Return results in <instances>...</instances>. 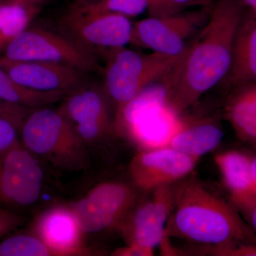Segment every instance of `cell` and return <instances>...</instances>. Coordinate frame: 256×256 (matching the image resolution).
Instances as JSON below:
<instances>
[{"label": "cell", "instance_id": "obj_33", "mask_svg": "<svg viewBox=\"0 0 256 256\" xmlns=\"http://www.w3.org/2000/svg\"><path fill=\"white\" fill-rule=\"evenodd\" d=\"M252 176H254V184H255L256 190V154H252Z\"/></svg>", "mask_w": 256, "mask_h": 256}, {"label": "cell", "instance_id": "obj_19", "mask_svg": "<svg viewBox=\"0 0 256 256\" xmlns=\"http://www.w3.org/2000/svg\"><path fill=\"white\" fill-rule=\"evenodd\" d=\"M65 95L34 92L25 88L0 66V100L26 108H37L58 102Z\"/></svg>", "mask_w": 256, "mask_h": 256}, {"label": "cell", "instance_id": "obj_18", "mask_svg": "<svg viewBox=\"0 0 256 256\" xmlns=\"http://www.w3.org/2000/svg\"><path fill=\"white\" fill-rule=\"evenodd\" d=\"M136 196L128 185L109 182L92 188L86 197L114 225L132 208Z\"/></svg>", "mask_w": 256, "mask_h": 256}, {"label": "cell", "instance_id": "obj_12", "mask_svg": "<svg viewBox=\"0 0 256 256\" xmlns=\"http://www.w3.org/2000/svg\"><path fill=\"white\" fill-rule=\"evenodd\" d=\"M151 190V197L138 207L128 224L130 244L154 249L165 239L166 224L174 206L178 186Z\"/></svg>", "mask_w": 256, "mask_h": 256}, {"label": "cell", "instance_id": "obj_28", "mask_svg": "<svg viewBox=\"0 0 256 256\" xmlns=\"http://www.w3.org/2000/svg\"><path fill=\"white\" fill-rule=\"evenodd\" d=\"M210 254L222 256H256V244H240L232 248H215Z\"/></svg>", "mask_w": 256, "mask_h": 256}, {"label": "cell", "instance_id": "obj_31", "mask_svg": "<svg viewBox=\"0 0 256 256\" xmlns=\"http://www.w3.org/2000/svg\"><path fill=\"white\" fill-rule=\"evenodd\" d=\"M50 1V0H0V2L20 3V4L33 5V6H40V8H42V5Z\"/></svg>", "mask_w": 256, "mask_h": 256}, {"label": "cell", "instance_id": "obj_9", "mask_svg": "<svg viewBox=\"0 0 256 256\" xmlns=\"http://www.w3.org/2000/svg\"><path fill=\"white\" fill-rule=\"evenodd\" d=\"M198 160L169 146L144 150L131 161L130 175L138 188L150 192L186 178Z\"/></svg>", "mask_w": 256, "mask_h": 256}, {"label": "cell", "instance_id": "obj_16", "mask_svg": "<svg viewBox=\"0 0 256 256\" xmlns=\"http://www.w3.org/2000/svg\"><path fill=\"white\" fill-rule=\"evenodd\" d=\"M225 116L240 140L256 142V82L232 88Z\"/></svg>", "mask_w": 256, "mask_h": 256}, {"label": "cell", "instance_id": "obj_5", "mask_svg": "<svg viewBox=\"0 0 256 256\" xmlns=\"http://www.w3.org/2000/svg\"><path fill=\"white\" fill-rule=\"evenodd\" d=\"M0 57L13 62H40L74 67L86 73L98 72L100 65L95 54L63 32L28 26L14 37Z\"/></svg>", "mask_w": 256, "mask_h": 256}, {"label": "cell", "instance_id": "obj_26", "mask_svg": "<svg viewBox=\"0 0 256 256\" xmlns=\"http://www.w3.org/2000/svg\"><path fill=\"white\" fill-rule=\"evenodd\" d=\"M23 218L16 212L0 206V238L9 235L23 224Z\"/></svg>", "mask_w": 256, "mask_h": 256}, {"label": "cell", "instance_id": "obj_29", "mask_svg": "<svg viewBox=\"0 0 256 256\" xmlns=\"http://www.w3.org/2000/svg\"><path fill=\"white\" fill-rule=\"evenodd\" d=\"M234 206L256 235V196Z\"/></svg>", "mask_w": 256, "mask_h": 256}, {"label": "cell", "instance_id": "obj_24", "mask_svg": "<svg viewBox=\"0 0 256 256\" xmlns=\"http://www.w3.org/2000/svg\"><path fill=\"white\" fill-rule=\"evenodd\" d=\"M214 0H151L148 10L150 16L180 12L192 8L210 6Z\"/></svg>", "mask_w": 256, "mask_h": 256}, {"label": "cell", "instance_id": "obj_23", "mask_svg": "<svg viewBox=\"0 0 256 256\" xmlns=\"http://www.w3.org/2000/svg\"><path fill=\"white\" fill-rule=\"evenodd\" d=\"M72 210L79 228L84 233H95L114 226L87 197L77 202Z\"/></svg>", "mask_w": 256, "mask_h": 256}, {"label": "cell", "instance_id": "obj_27", "mask_svg": "<svg viewBox=\"0 0 256 256\" xmlns=\"http://www.w3.org/2000/svg\"><path fill=\"white\" fill-rule=\"evenodd\" d=\"M30 109L20 106L12 105L0 100V116L9 119L14 122L18 128L22 122L24 118L26 117V111Z\"/></svg>", "mask_w": 256, "mask_h": 256}, {"label": "cell", "instance_id": "obj_7", "mask_svg": "<svg viewBox=\"0 0 256 256\" xmlns=\"http://www.w3.org/2000/svg\"><path fill=\"white\" fill-rule=\"evenodd\" d=\"M133 24L124 15L88 11L74 4L60 18V26L62 32L95 54L131 44Z\"/></svg>", "mask_w": 256, "mask_h": 256}, {"label": "cell", "instance_id": "obj_34", "mask_svg": "<svg viewBox=\"0 0 256 256\" xmlns=\"http://www.w3.org/2000/svg\"><path fill=\"white\" fill-rule=\"evenodd\" d=\"M94 1V0H78V2H90Z\"/></svg>", "mask_w": 256, "mask_h": 256}, {"label": "cell", "instance_id": "obj_21", "mask_svg": "<svg viewBox=\"0 0 256 256\" xmlns=\"http://www.w3.org/2000/svg\"><path fill=\"white\" fill-rule=\"evenodd\" d=\"M56 256L40 237L30 234H18L0 242V256Z\"/></svg>", "mask_w": 256, "mask_h": 256}, {"label": "cell", "instance_id": "obj_17", "mask_svg": "<svg viewBox=\"0 0 256 256\" xmlns=\"http://www.w3.org/2000/svg\"><path fill=\"white\" fill-rule=\"evenodd\" d=\"M224 136L220 124L212 121H203L178 128L166 146L200 159L220 146Z\"/></svg>", "mask_w": 256, "mask_h": 256}, {"label": "cell", "instance_id": "obj_11", "mask_svg": "<svg viewBox=\"0 0 256 256\" xmlns=\"http://www.w3.org/2000/svg\"><path fill=\"white\" fill-rule=\"evenodd\" d=\"M0 66L28 90L68 95L87 82V73L69 66L40 62H13L0 57Z\"/></svg>", "mask_w": 256, "mask_h": 256}, {"label": "cell", "instance_id": "obj_14", "mask_svg": "<svg viewBox=\"0 0 256 256\" xmlns=\"http://www.w3.org/2000/svg\"><path fill=\"white\" fill-rule=\"evenodd\" d=\"M224 80L232 88L256 82V12L249 8L237 30L232 64Z\"/></svg>", "mask_w": 256, "mask_h": 256}, {"label": "cell", "instance_id": "obj_25", "mask_svg": "<svg viewBox=\"0 0 256 256\" xmlns=\"http://www.w3.org/2000/svg\"><path fill=\"white\" fill-rule=\"evenodd\" d=\"M18 129L14 122L0 116V152L6 150L21 142L18 139Z\"/></svg>", "mask_w": 256, "mask_h": 256}, {"label": "cell", "instance_id": "obj_22", "mask_svg": "<svg viewBox=\"0 0 256 256\" xmlns=\"http://www.w3.org/2000/svg\"><path fill=\"white\" fill-rule=\"evenodd\" d=\"M74 4L88 11L114 13L131 18L148 11L151 0H94L77 1Z\"/></svg>", "mask_w": 256, "mask_h": 256}, {"label": "cell", "instance_id": "obj_4", "mask_svg": "<svg viewBox=\"0 0 256 256\" xmlns=\"http://www.w3.org/2000/svg\"><path fill=\"white\" fill-rule=\"evenodd\" d=\"M108 52L102 88L117 109L116 118L144 89L172 73L185 54L170 56L152 52L140 53L126 47Z\"/></svg>", "mask_w": 256, "mask_h": 256}, {"label": "cell", "instance_id": "obj_8", "mask_svg": "<svg viewBox=\"0 0 256 256\" xmlns=\"http://www.w3.org/2000/svg\"><path fill=\"white\" fill-rule=\"evenodd\" d=\"M43 172L21 142L0 152V206H28L38 201Z\"/></svg>", "mask_w": 256, "mask_h": 256}, {"label": "cell", "instance_id": "obj_10", "mask_svg": "<svg viewBox=\"0 0 256 256\" xmlns=\"http://www.w3.org/2000/svg\"><path fill=\"white\" fill-rule=\"evenodd\" d=\"M88 82L66 96L60 108L85 143L102 137L110 124V100L102 86Z\"/></svg>", "mask_w": 256, "mask_h": 256}, {"label": "cell", "instance_id": "obj_32", "mask_svg": "<svg viewBox=\"0 0 256 256\" xmlns=\"http://www.w3.org/2000/svg\"><path fill=\"white\" fill-rule=\"evenodd\" d=\"M248 8L256 12V0H242Z\"/></svg>", "mask_w": 256, "mask_h": 256}, {"label": "cell", "instance_id": "obj_2", "mask_svg": "<svg viewBox=\"0 0 256 256\" xmlns=\"http://www.w3.org/2000/svg\"><path fill=\"white\" fill-rule=\"evenodd\" d=\"M176 237L220 248L256 244V235L232 202L188 180L178 186L165 237Z\"/></svg>", "mask_w": 256, "mask_h": 256}, {"label": "cell", "instance_id": "obj_3", "mask_svg": "<svg viewBox=\"0 0 256 256\" xmlns=\"http://www.w3.org/2000/svg\"><path fill=\"white\" fill-rule=\"evenodd\" d=\"M21 143L35 156L56 168L76 170L85 168V142L60 110L35 108L20 126Z\"/></svg>", "mask_w": 256, "mask_h": 256}, {"label": "cell", "instance_id": "obj_1", "mask_svg": "<svg viewBox=\"0 0 256 256\" xmlns=\"http://www.w3.org/2000/svg\"><path fill=\"white\" fill-rule=\"evenodd\" d=\"M247 6L242 0H215L204 26L172 75L168 106L176 114L194 105L226 77L234 40Z\"/></svg>", "mask_w": 256, "mask_h": 256}, {"label": "cell", "instance_id": "obj_6", "mask_svg": "<svg viewBox=\"0 0 256 256\" xmlns=\"http://www.w3.org/2000/svg\"><path fill=\"white\" fill-rule=\"evenodd\" d=\"M210 6L150 16L133 24L131 44L152 52L180 56L204 26Z\"/></svg>", "mask_w": 256, "mask_h": 256}, {"label": "cell", "instance_id": "obj_30", "mask_svg": "<svg viewBox=\"0 0 256 256\" xmlns=\"http://www.w3.org/2000/svg\"><path fill=\"white\" fill-rule=\"evenodd\" d=\"M114 256H151L154 255V249L148 248L136 244H130L128 247L118 249Z\"/></svg>", "mask_w": 256, "mask_h": 256}, {"label": "cell", "instance_id": "obj_20", "mask_svg": "<svg viewBox=\"0 0 256 256\" xmlns=\"http://www.w3.org/2000/svg\"><path fill=\"white\" fill-rule=\"evenodd\" d=\"M40 6L0 2V53L14 37L30 26Z\"/></svg>", "mask_w": 256, "mask_h": 256}, {"label": "cell", "instance_id": "obj_15", "mask_svg": "<svg viewBox=\"0 0 256 256\" xmlns=\"http://www.w3.org/2000/svg\"><path fill=\"white\" fill-rule=\"evenodd\" d=\"M214 160L234 205L256 196L252 154L238 150H227L218 153Z\"/></svg>", "mask_w": 256, "mask_h": 256}, {"label": "cell", "instance_id": "obj_35", "mask_svg": "<svg viewBox=\"0 0 256 256\" xmlns=\"http://www.w3.org/2000/svg\"><path fill=\"white\" fill-rule=\"evenodd\" d=\"M252 146H254V148H256V143H254V144H252Z\"/></svg>", "mask_w": 256, "mask_h": 256}, {"label": "cell", "instance_id": "obj_13", "mask_svg": "<svg viewBox=\"0 0 256 256\" xmlns=\"http://www.w3.org/2000/svg\"><path fill=\"white\" fill-rule=\"evenodd\" d=\"M34 230L56 256L80 254L82 232L72 210L58 207L47 210L36 220Z\"/></svg>", "mask_w": 256, "mask_h": 256}]
</instances>
